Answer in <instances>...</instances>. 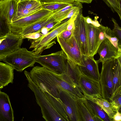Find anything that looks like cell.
<instances>
[{
    "mask_svg": "<svg viewBox=\"0 0 121 121\" xmlns=\"http://www.w3.org/2000/svg\"><path fill=\"white\" fill-rule=\"evenodd\" d=\"M52 13L49 10L41 9L30 15L13 21L10 24L11 32L16 34L20 35L25 28Z\"/></svg>",
    "mask_w": 121,
    "mask_h": 121,
    "instance_id": "ba28073f",
    "label": "cell"
},
{
    "mask_svg": "<svg viewBox=\"0 0 121 121\" xmlns=\"http://www.w3.org/2000/svg\"><path fill=\"white\" fill-rule=\"evenodd\" d=\"M105 37L120 52H121V44L115 34L110 28L106 27L104 31Z\"/></svg>",
    "mask_w": 121,
    "mask_h": 121,
    "instance_id": "f1b7e54d",
    "label": "cell"
},
{
    "mask_svg": "<svg viewBox=\"0 0 121 121\" xmlns=\"http://www.w3.org/2000/svg\"><path fill=\"white\" fill-rule=\"evenodd\" d=\"M83 18L85 22L87 23L91 24L97 27H99L101 25L97 20H93L89 16L85 17L83 16Z\"/></svg>",
    "mask_w": 121,
    "mask_h": 121,
    "instance_id": "d590c367",
    "label": "cell"
},
{
    "mask_svg": "<svg viewBox=\"0 0 121 121\" xmlns=\"http://www.w3.org/2000/svg\"><path fill=\"white\" fill-rule=\"evenodd\" d=\"M14 70L8 64L0 62V83L4 87L13 83Z\"/></svg>",
    "mask_w": 121,
    "mask_h": 121,
    "instance_id": "ffe728a7",
    "label": "cell"
},
{
    "mask_svg": "<svg viewBox=\"0 0 121 121\" xmlns=\"http://www.w3.org/2000/svg\"><path fill=\"white\" fill-rule=\"evenodd\" d=\"M1 0H0V1Z\"/></svg>",
    "mask_w": 121,
    "mask_h": 121,
    "instance_id": "b9f144b4",
    "label": "cell"
},
{
    "mask_svg": "<svg viewBox=\"0 0 121 121\" xmlns=\"http://www.w3.org/2000/svg\"><path fill=\"white\" fill-rule=\"evenodd\" d=\"M92 99L106 113L109 117L112 120L115 112L113 111L110 103L108 100L103 98L102 97Z\"/></svg>",
    "mask_w": 121,
    "mask_h": 121,
    "instance_id": "d4e9b609",
    "label": "cell"
},
{
    "mask_svg": "<svg viewBox=\"0 0 121 121\" xmlns=\"http://www.w3.org/2000/svg\"><path fill=\"white\" fill-rule=\"evenodd\" d=\"M73 30H69L66 29L59 35L64 40H66L69 38L72 35Z\"/></svg>",
    "mask_w": 121,
    "mask_h": 121,
    "instance_id": "e575fe53",
    "label": "cell"
},
{
    "mask_svg": "<svg viewBox=\"0 0 121 121\" xmlns=\"http://www.w3.org/2000/svg\"><path fill=\"white\" fill-rule=\"evenodd\" d=\"M105 28L106 27L101 25L99 27V46L101 42L106 38L104 34V31Z\"/></svg>",
    "mask_w": 121,
    "mask_h": 121,
    "instance_id": "836d02e7",
    "label": "cell"
},
{
    "mask_svg": "<svg viewBox=\"0 0 121 121\" xmlns=\"http://www.w3.org/2000/svg\"><path fill=\"white\" fill-rule=\"evenodd\" d=\"M65 72L75 84L78 86L79 78L81 72L78 65L67 60Z\"/></svg>",
    "mask_w": 121,
    "mask_h": 121,
    "instance_id": "603a6c76",
    "label": "cell"
},
{
    "mask_svg": "<svg viewBox=\"0 0 121 121\" xmlns=\"http://www.w3.org/2000/svg\"><path fill=\"white\" fill-rule=\"evenodd\" d=\"M14 117L8 95L0 90V121H13Z\"/></svg>",
    "mask_w": 121,
    "mask_h": 121,
    "instance_id": "2e32d148",
    "label": "cell"
},
{
    "mask_svg": "<svg viewBox=\"0 0 121 121\" xmlns=\"http://www.w3.org/2000/svg\"><path fill=\"white\" fill-rule=\"evenodd\" d=\"M24 73L28 82V86L34 93L36 102L41 108L42 117L46 121H66L31 80L28 71L25 70Z\"/></svg>",
    "mask_w": 121,
    "mask_h": 121,
    "instance_id": "7a4b0ae2",
    "label": "cell"
},
{
    "mask_svg": "<svg viewBox=\"0 0 121 121\" xmlns=\"http://www.w3.org/2000/svg\"><path fill=\"white\" fill-rule=\"evenodd\" d=\"M85 22L87 32L88 56H94L97 53L99 46V27L101 25L97 27Z\"/></svg>",
    "mask_w": 121,
    "mask_h": 121,
    "instance_id": "9a60e30c",
    "label": "cell"
},
{
    "mask_svg": "<svg viewBox=\"0 0 121 121\" xmlns=\"http://www.w3.org/2000/svg\"><path fill=\"white\" fill-rule=\"evenodd\" d=\"M94 56L82 55L81 62L78 65L81 73L95 80L99 81L98 60H96Z\"/></svg>",
    "mask_w": 121,
    "mask_h": 121,
    "instance_id": "4fadbf2b",
    "label": "cell"
},
{
    "mask_svg": "<svg viewBox=\"0 0 121 121\" xmlns=\"http://www.w3.org/2000/svg\"><path fill=\"white\" fill-rule=\"evenodd\" d=\"M85 98H76L78 121H99L91 112Z\"/></svg>",
    "mask_w": 121,
    "mask_h": 121,
    "instance_id": "e0dca14e",
    "label": "cell"
},
{
    "mask_svg": "<svg viewBox=\"0 0 121 121\" xmlns=\"http://www.w3.org/2000/svg\"><path fill=\"white\" fill-rule=\"evenodd\" d=\"M36 62L42 67L58 74L64 73L67 57L62 50L50 54L35 55Z\"/></svg>",
    "mask_w": 121,
    "mask_h": 121,
    "instance_id": "5b68a950",
    "label": "cell"
},
{
    "mask_svg": "<svg viewBox=\"0 0 121 121\" xmlns=\"http://www.w3.org/2000/svg\"><path fill=\"white\" fill-rule=\"evenodd\" d=\"M40 32H37L30 33L22 36L23 38L27 39L28 41L37 39L43 35Z\"/></svg>",
    "mask_w": 121,
    "mask_h": 121,
    "instance_id": "d6a6232c",
    "label": "cell"
},
{
    "mask_svg": "<svg viewBox=\"0 0 121 121\" xmlns=\"http://www.w3.org/2000/svg\"><path fill=\"white\" fill-rule=\"evenodd\" d=\"M70 20V18L42 36L30 40L31 44L29 48H33L32 51L34 55H41L44 50L49 48L56 43V41L53 40L66 29Z\"/></svg>",
    "mask_w": 121,
    "mask_h": 121,
    "instance_id": "277c9868",
    "label": "cell"
},
{
    "mask_svg": "<svg viewBox=\"0 0 121 121\" xmlns=\"http://www.w3.org/2000/svg\"><path fill=\"white\" fill-rule=\"evenodd\" d=\"M121 56L115 59L112 77V94L121 87Z\"/></svg>",
    "mask_w": 121,
    "mask_h": 121,
    "instance_id": "7402d4cb",
    "label": "cell"
},
{
    "mask_svg": "<svg viewBox=\"0 0 121 121\" xmlns=\"http://www.w3.org/2000/svg\"><path fill=\"white\" fill-rule=\"evenodd\" d=\"M56 38L57 41L62 50L67 57V60L79 65L82 54L72 35L69 38L66 40H64L59 35Z\"/></svg>",
    "mask_w": 121,
    "mask_h": 121,
    "instance_id": "9c48e42d",
    "label": "cell"
},
{
    "mask_svg": "<svg viewBox=\"0 0 121 121\" xmlns=\"http://www.w3.org/2000/svg\"><path fill=\"white\" fill-rule=\"evenodd\" d=\"M55 20L52 13L24 28L20 35L23 36L34 32H40L41 29L49 23Z\"/></svg>",
    "mask_w": 121,
    "mask_h": 121,
    "instance_id": "d6986e66",
    "label": "cell"
},
{
    "mask_svg": "<svg viewBox=\"0 0 121 121\" xmlns=\"http://www.w3.org/2000/svg\"><path fill=\"white\" fill-rule=\"evenodd\" d=\"M40 3H48L55 2H65L70 4L73 3L75 1L73 0H38Z\"/></svg>",
    "mask_w": 121,
    "mask_h": 121,
    "instance_id": "8d00e7d4",
    "label": "cell"
},
{
    "mask_svg": "<svg viewBox=\"0 0 121 121\" xmlns=\"http://www.w3.org/2000/svg\"><path fill=\"white\" fill-rule=\"evenodd\" d=\"M40 2L38 0H26L17 3V10H30L41 7Z\"/></svg>",
    "mask_w": 121,
    "mask_h": 121,
    "instance_id": "4316f807",
    "label": "cell"
},
{
    "mask_svg": "<svg viewBox=\"0 0 121 121\" xmlns=\"http://www.w3.org/2000/svg\"><path fill=\"white\" fill-rule=\"evenodd\" d=\"M111 20L114 23L113 29L112 30L121 42V28L114 18H112Z\"/></svg>",
    "mask_w": 121,
    "mask_h": 121,
    "instance_id": "1f68e13d",
    "label": "cell"
},
{
    "mask_svg": "<svg viewBox=\"0 0 121 121\" xmlns=\"http://www.w3.org/2000/svg\"><path fill=\"white\" fill-rule=\"evenodd\" d=\"M76 97L61 88L60 90L59 99L69 121H78Z\"/></svg>",
    "mask_w": 121,
    "mask_h": 121,
    "instance_id": "7c38bea8",
    "label": "cell"
},
{
    "mask_svg": "<svg viewBox=\"0 0 121 121\" xmlns=\"http://www.w3.org/2000/svg\"><path fill=\"white\" fill-rule=\"evenodd\" d=\"M113 12H116L121 20V6L120 0H103Z\"/></svg>",
    "mask_w": 121,
    "mask_h": 121,
    "instance_id": "4dcf8cb0",
    "label": "cell"
},
{
    "mask_svg": "<svg viewBox=\"0 0 121 121\" xmlns=\"http://www.w3.org/2000/svg\"><path fill=\"white\" fill-rule=\"evenodd\" d=\"M97 52L100 58L99 63H102L108 60L117 58L121 56L119 51L106 38L103 41L98 47Z\"/></svg>",
    "mask_w": 121,
    "mask_h": 121,
    "instance_id": "5bb4252c",
    "label": "cell"
},
{
    "mask_svg": "<svg viewBox=\"0 0 121 121\" xmlns=\"http://www.w3.org/2000/svg\"><path fill=\"white\" fill-rule=\"evenodd\" d=\"M11 32L9 23L2 15L0 12V38L6 36Z\"/></svg>",
    "mask_w": 121,
    "mask_h": 121,
    "instance_id": "f546056e",
    "label": "cell"
},
{
    "mask_svg": "<svg viewBox=\"0 0 121 121\" xmlns=\"http://www.w3.org/2000/svg\"><path fill=\"white\" fill-rule=\"evenodd\" d=\"M17 3H18L20 2L24 1L26 0H15Z\"/></svg>",
    "mask_w": 121,
    "mask_h": 121,
    "instance_id": "ab89813d",
    "label": "cell"
},
{
    "mask_svg": "<svg viewBox=\"0 0 121 121\" xmlns=\"http://www.w3.org/2000/svg\"><path fill=\"white\" fill-rule=\"evenodd\" d=\"M81 3L77 1L71 4L64 8L55 12H53L52 15L55 20L62 22L67 17L72 8L73 7L80 4Z\"/></svg>",
    "mask_w": 121,
    "mask_h": 121,
    "instance_id": "cb8c5ba5",
    "label": "cell"
},
{
    "mask_svg": "<svg viewBox=\"0 0 121 121\" xmlns=\"http://www.w3.org/2000/svg\"><path fill=\"white\" fill-rule=\"evenodd\" d=\"M23 39L20 35L11 32L0 38V60L21 48Z\"/></svg>",
    "mask_w": 121,
    "mask_h": 121,
    "instance_id": "30bf717a",
    "label": "cell"
},
{
    "mask_svg": "<svg viewBox=\"0 0 121 121\" xmlns=\"http://www.w3.org/2000/svg\"><path fill=\"white\" fill-rule=\"evenodd\" d=\"M81 3L89 4L91 3L93 0H73Z\"/></svg>",
    "mask_w": 121,
    "mask_h": 121,
    "instance_id": "f35d334b",
    "label": "cell"
},
{
    "mask_svg": "<svg viewBox=\"0 0 121 121\" xmlns=\"http://www.w3.org/2000/svg\"><path fill=\"white\" fill-rule=\"evenodd\" d=\"M82 9L74 21L72 35L77 43L82 55L88 56L87 32Z\"/></svg>",
    "mask_w": 121,
    "mask_h": 121,
    "instance_id": "52a82bcc",
    "label": "cell"
},
{
    "mask_svg": "<svg viewBox=\"0 0 121 121\" xmlns=\"http://www.w3.org/2000/svg\"><path fill=\"white\" fill-rule=\"evenodd\" d=\"M17 3L15 0H1L0 1V12L2 15L9 24L15 13Z\"/></svg>",
    "mask_w": 121,
    "mask_h": 121,
    "instance_id": "ac0fdd59",
    "label": "cell"
},
{
    "mask_svg": "<svg viewBox=\"0 0 121 121\" xmlns=\"http://www.w3.org/2000/svg\"><path fill=\"white\" fill-rule=\"evenodd\" d=\"M78 86L85 97L93 99L102 97L99 81H98L80 74Z\"/></svg>",
    "mask_w": 121,
    "mask_h": 121,
    "instance_id": "8fae6325",
    "label": "cell"
},
{
    "mask_svg": "<svg viewBox=\"0 0 121 121\" xmlns=\"http://www.w3.org/2000/svg\"><path fill=\"white\" fill-rule=\"evenodd\" d=\"M14 69L22 72L26 68L33 67L36 62L35 55L26 48H20L7 55L2 60Z\"/></svg>",
    "mask_w": 121,
    "mask_h": 121,
    "instance_id": "3957f363",
    "label": "cell"
},
{
    "mask_svg": "<svg viewBox=\"0 0 121 121\" xmlns=\"http://www.w3.org/2000/svg\"><path fill=\"white\" fill-rule=\"evenodd\" d=\"M112 120L114 121H121V112L117 110L114 115Z\"/></svg>",
    "mask_w": 121,
    "mask_h": 121,
    "instance_id": "74e56055",
    "label": "cell"
},
{
    "mask_svg": "<svg viewBox=\"0 0 121 121\" xmlns=\"http://www.w3.org/2000/svg\"><path fill=\"white\" fill-rule=\"evenodd\" d=\"M115 59L108 60L102 63L100 74L99 82L101 96L109 102L112 94L113 73Z\"/></svg>",
    "mask_w": 121,
    "mask_h": 121,
    "instance_id": "8992f818",
    "label": "cell"
},
{
    "mask_svg": "<svg viewBox=\"0 0 121 121\" xmlns=\"http://www.w3.org/2000/svg\"><path fill=\"white\" fill-rule=\"evenodd\" d=\"M28 73L32 81L43 92L53 105L59 103L60 90L61 88L78 98L85 96L79 86L64 72L58 74L43 67H34Z\"/></svg>",
    "mask_w": 121,
    "mask_h": 121,
    "instance_id": "6da1fadb",
    "label": "cell"
},
{
    "mask_svg": "<svg viewBox=\"0 0 121 121\" xmlns=\"http://www.w3.org/2000/svg\"><path fill=\"white\" fill-rule=\"evenodd\" d=\"M41 4L42 9L49 10L53 12L60 10L71 4L65 2H55L41 3Z\"/></svg>",
    "mask_w": 121,
    "mask_h": 121,
    "instance_id": "83f0119b",
    "label": "cell"
},
{
    "mask_svg": "<svg viewBox=\"0 0 121 121\" xmlns=\"http://www.w3.org/2000/svg\"><path fill=\"white\" fill-rule=\"evenodd\" d=\"M85 99L91 112L100 121H112L106 113L92 99L85 97Z\"/></svg>",
    "mask_w": 121,
    "mask_h": 121,
    "instance_id": "44dd1931",
    "label": "cell"
},
{
    "mask_svg": "<svg viewBox=\"0 0 121 121\" xmlns=\"http://www.w3.org/2000/svg\"><path fill=\"white\" fill-rule=\"evenodd\" d=\"M4 87V86L3 85L0 83V90L3 88Z\"/></svg>",
    "mask_w": 121,
    "mask_h": 121,
    "instance_id": "60d3db41",
    "label": "cell"
},
{
    "mask_svg": "<svg viewBox=\"0 0 121 121\" xmlns=\"http://www.w3.org/2000/svg\"><path fill=\"white\" fill-rule=\"evenodd\" d=\"M121 87H120L112 94L109 99V102L112 109L115 112L117 110L121 112Z\"/></svg>",
    "mask_w": 121,
    "mask_h": 121,
    "instance_id": "484cf974",
    "label": "cell"
}]
</instances>
